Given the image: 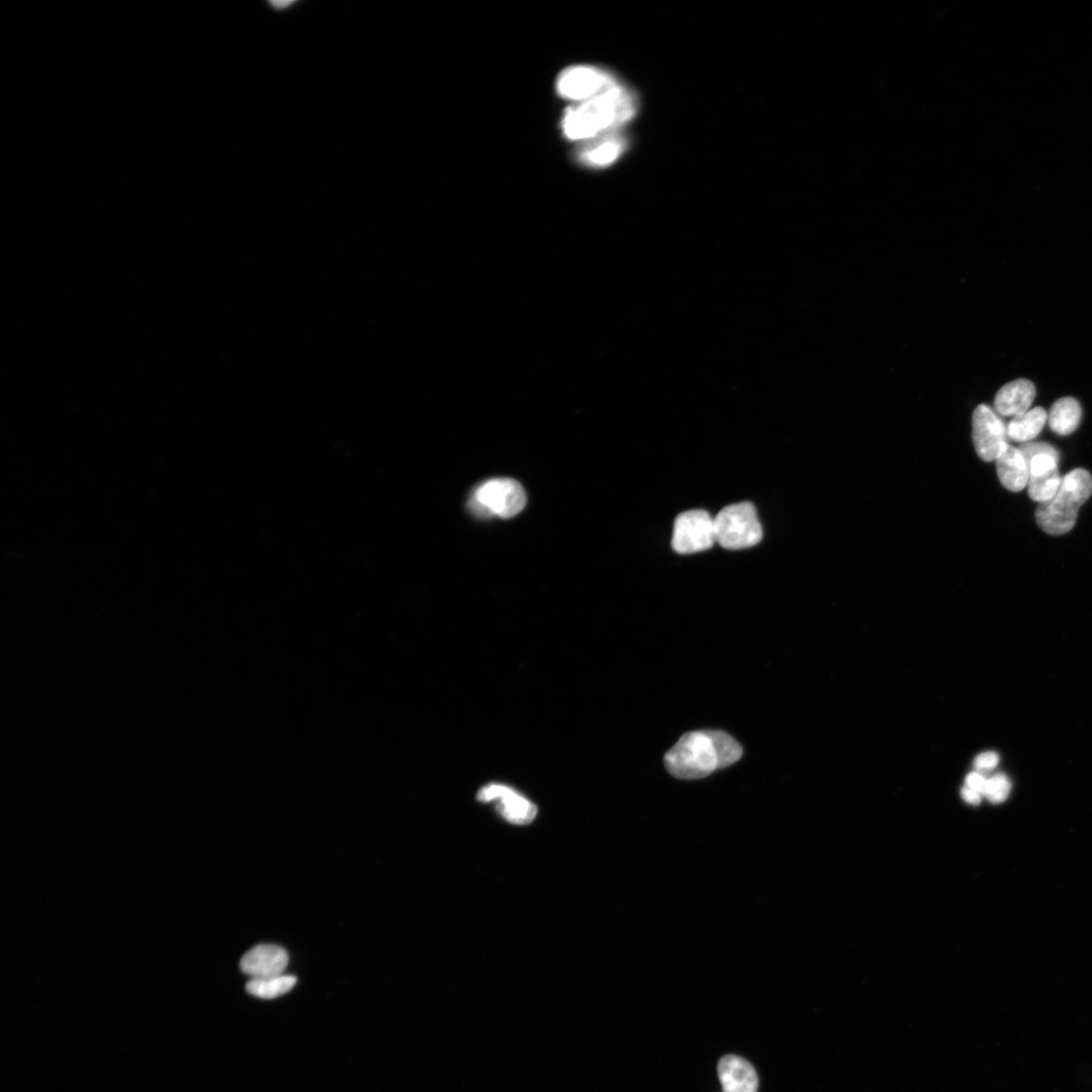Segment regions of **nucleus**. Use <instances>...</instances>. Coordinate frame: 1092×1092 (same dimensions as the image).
<instances>
[{
	"mask_svg": "<svg viewBox=\"0 0 1092 1092\" xmlns=\"http://www.w3.org/2000/svg\"><path fill=\"white\" fill-rule=\"evenodd\" d=\"M1059 459L1041 455L1032 459L1029 466V496L1040 504L1051 500L1059 490L1062 478L1058 471Z\"/></svg>",
	"mask_w": 1092,
	"mask_h": 1092,
	"instance_id": "9b49d317",
	"label": "nucleus"
},
{
	"mask_svg": "<svg viewBox=\"0 0 1092 1092\" xmlns=\"http://www.w3.org/2000/svg\"><path fill=\"white\" fill-rule=\"evenodd\" d=\"M1048 421V413L1041 407L1013 417L1006 426L1007 437L1015 442L1026 443L1036 438Z\"/></svg>",
	"mask_w": 1092,
	"mask_h": 1092,
	"instance_id": "f3484780",
	"label": "nucleus"
},
{
	"mask_svg": "<svg viewBox=\"0 0 1092 1092\" xmlns=\"http://www.w3.org/2000/svg\"><path fill=\"white\" fill-rule=\"evenodd\" d=\"M719 1076L724 1092H757L759 1079L755 1068L747 1060L728 1055L719 1063Z\"/></svg>",
	"mask_w": 1092,
	"mask_h": 1092,
	"instance_id": "4468645a",
	"label": "nucleus"
},
{
	"mask_svg": "<svg viewBox=\"0 0 1092 1092\" xmlns=\"http://www.w3.org/2000/svg\"><path fill=\"white\" fill-rule=\"evenodd\" d=\"M961 796L968 803L972 805H980L983 800V795L967 786L961 789Z\"/></svg>",
	"mask_w": 1092,
	"mask_h": 1092,
	"instance_id": "5701e85b",
	"label": "nucleus"
},
{
	"mask_svg": "<svg viewBox=\"0 0 1092 1092\" xmlns=\"http://www.w3.org/2000/svg\"><path fill=\"white\" fill-rule=\"evenodd\" d=\"M1019 451L1023 455L1026 463H1029L1032 459L1041 455H1049L1056 459H1059V454L1056 449L1050 444L1043 442L1023 443Z\"/></svg>",
	"mask_w": 1092,
	"mask_h": 1092,
	"instance_id": "aec40b11",
	"label": "nucleus"
},
{
	"mask_svg": "<svg viewBox=\"0 0 1092 1092\" xmlns=\"http://www.w3.org/2000/svg\"><path fill=\"white\" fill-rule=\"evenodd\" d=\"M1082 410L1079 402L1072 397L1056 401L1048 413V423L1053 432L1060 436L1073 433L1081 421Z\"/></svg>",
	"mask_w": 1092,
	"mask_h": 1092,
	"instance_id": "dca6fc26",
	"label": "nucleus"
},
{
	"mask_svg": "<svg viewBox=\"0 0 1092 1092\" xmlns=\"http://www.w3.org/2000/svg\"><path fill=\"white\" fill-rule=\"evenodd\" d=\"M617 83L615 77L601 69L574 66L559 74L555 89L561 99L576 105L603 94Z\"/></svg>",
	"mask_w": 1092,
	"mask_h": 1092,
	"instance_id": "423d86ee",
	"label": "nucleus"
},
{
	"mask_svg": "<svg viewBox=\"0 0 1092 1092\" xmlns=\"http://www.w3.org/2000/svg\"><path fill=\"white\" fill-rule=\"evenodd\" d=\"M715 529L717 543L730 550L753 547L763 539L756 508L749 502L724 508L715 518Z\"/></svg>",
	"mask_w": 1092,
	"mask_h": 1092,
	"instance_id": "20e7f679",
	"label": "nucleus"
},
{
	"mask_svg": "<svg viewBox=\"0 0 1092 1092\" xmlns=\"http://www.w3.org/2000/svg\"><path fill=\"white\" fill-rule=\"evenodd\" d=\"M1092 494V477L1083 469H1076L1062 478L1056 495L1039 505L1036 511L1038 526L1046 534L1062 536L1075 526L1080 507Z\"/></svg>",
	"mask_w": 1092,
	"mask_h": 1092,
	"instance_id": "7ed1b4c3",
	"label": "nucleus"
},
{
	"mask_svg": "<svg viewBox=\"0 0 1092 1092\" xmlns=\"http://www.w3.org/2000/svg\"><path fill=\"white\" fill-rule=\"evenodd\" d=\"M742 756V746L725 732H692L666 754L665 764L674 777L695 780L734 764Z\"/></svg>",
	"mask_w": 1092,
	"mask_h": 1092,
	"instance_id": "f03ea898",
	"label": "nucleus"
},
{
	"mask_svg": "<svg viewBox=\"0 0 1092 1092\" xmlns=\"http://www.w3.org/2000/svg\"><path fill=\"white\" fill-rule=\"evenodd\" d=\"M626 143L616 132L604 134L583 143L576 150L575 159L590 168H605L623 154Z\"/></svg>",
	"mask_w": 1092,
	"mask_h": 1092,
	"instance_id": "ddd939ff",
	"label": "nucleus"
},
{
	"mask_svg": "<svg viewBox=\"0 0 1092 1092\" xmlns=\"http://www.w3.org/2000/svg\"><path fill=\"white\" fill-rule=\"evenodd\" d=\"M1011 790V784L1005 775L997 774L988 779L987 787L984 792L990 802L998 804L1004 802Z\"/></svg>",
	"mask_w": 1092,
	"mask_h": 1092,
	"instance_id": "6ab92c4d",
	"label": "nucleus"
},
{
	"mask_svg": "<svg viewBox=\"0 0 1092 1092\" xmlns=\"http://www.w3.org/2000/svg\"><path fill=\"white\" fill-rule=\"evenodd\" d=\"M297 983V979L290 976H280L263 980H251L246 990L249 994L263 999H273L291 991Z\"/></svg>",
	"mask_w": 1092,
	"mask_h": 1092,
	"instance_id": "a211bd4d",
	"label": "nucleus"
},
{
	"mask_svg": "<svg viewBox=\"0 0 1092 1092\" xmlns=\"http://www.w3.org/2000/svg\"><path fill=\"white\" fill-rule=\"evenodd\" d=\"M717 544L715 519L704 510L682 513L675 522L672 546L680 554L708 550Z\"/></svg>",
	"mask_w": 1092,
	"mask_h": 1092,
	"instance_id": "0eeeda50",
	"label": "nucleus"
},
{
	"mask_svg": "<svg viewBox=\"0 0 1092 1092\" xmlns=\"http://www.w3.org/2000/svg\"><path fill=\"white\" fill-rule=\"evenodd\" d=\"M527 505V493L516 480L494 479L484 483L475 492L470 508L480 518L497 516L501 519L517 517Z\"/></svg>",
	"mask_w": 1092,
	"mask_h": 1092,
	"instance_id": "39448f33",
	"label": "nucleus"
},
{
	"mask_svg": "<svg viewBox=\"0 0 1092 1092\" xmlns=\"http://www.w3.org/2000/svg\"><path fill=\"white\" fill-rule=\"evenodd\" d=\"M987 782L988 779L985 778L983 774H981L980 772H973L968 775L966 780V786L984 796Z\"/></svg>",
	"mask_w": 1092,
	"mask_h": 1092,
	"instance_id": "4be33fe9",
	"label": "nucleus"
},
{
	"mask_svg": "<svg viewBox=\"0 0 1092 1092\" xmlns=\"http://www.w3.org/2000/svg\"><path fill=\"white\" fill-rule=\"evenodd\" d=\"M288 965L289 955L285 949L275 945H260L243 956L240 969L252 980H263L283 976Z\"/></svg>",
	"mask_w": 1092,
	"mask_h": 1092,
	"instance_id": "9d476101",
	"label": "nucleus"
},
{
	"mask_svg": "<svg viewBox=\"0 0 1092 1092\" xmlns=\"http://www.w3.org/2000/svg\"><path fill=\"white\" fill-rule=\"evenodd\" d=\"M483 802L498 800L497 809L508 821L516 824H529L537 816V806L517 791L498 784L484 787L478 794Z\"/></svg>",
	"mask_w": 1092,
	"mask_h": 1092,
	"instance_id": "1a4fd4ad",
	"label": "nucleus"
},
{
	"mask_svg": "<svg viewBox=\"0 0 1092 1092\" xmlns=\"http://www.w3.org/2000/svg\"><path fill=\"white\" fill-rule=\"evenodd\" d=\"M999 763V757L996 753L987 752L979 755L975 760V766L980 770H990L994 768Z\"/></svg>",
	"mask_w": 1092,
	"mask_h": 1092,
	"instance_id": "412c9836",
	"label": "nucleus"
},
{
	"mask_svg": "<svg viewBox=\"0 0 1092 1092\" xmlns=\"http://www.w3.org/2000/svg\"><path fill=\"white\" fill-rule=\"evenodd\" d=\"M973 438L979 457L987 463L995 462L1007 447L1006 426L1000 416L988 405H980L973 417Z\"/></svg>",
	"mask_w": 1092,
	"mask_h": 1092,
	"instance_id": "6e6552de",
	"label": "nucleus"
},
{
	"mask_svg": "<svg viewBox=\"0 0 1092 1092\" xmlns=\"http://www.w3.org/2000/svg\"><path fill=\"white\" fill-rule=\"evenodd\" d=\"M1036 398L1035 384L1025 378L1007 382L997 392L994 411L1000 417H1016L1030 410Z\"/></svg>",
	"mask_w": 1092,
	"mask_h": 1092,
	"instance_id": "f8f14e48",
	"label": "nucleus"
},
{
	"mask_svg": "<svg viewBox=\"0 0 1092 1092\" xmlns=\"http://www.w3.org/2000/svg\"><path fill=\"white\" fill-rule=\"evenodd\" d=\"M637 108V99L632 92L617 83L587 102L568 107L560 120L561 132L568 141L584 143L616 132L633 118Z\"/></svg>",
	"mask_w": 1092,
	"mask_h": 1092,
	"instance_id": "f257e3e1",
	"label": "nucleus"
},
{
	"mask_svg": "<svg viewBox=\"0 0 1092 1092\" xmlns=\"http://www.w3.org/2000/svg\"><path fill=\"white\" fill-rule=\"evenodd\" d=\"M997 475L1002 486L1010 492H1020L1029 483V466L1019 448L1007 445L995 461Z\"/></svg>",
	"mask_w": 1092,
	"mask_h": 1092,
	"instance_id": "2eb2a0df",
	"label": "nucleus"
}]
</instances>
